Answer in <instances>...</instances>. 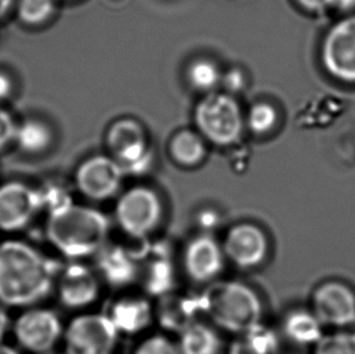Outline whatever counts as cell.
Returning a JSON list of instances; mask_svg holds the SVG:
<instances>
[{
	"mask_svg": "<svg viewBox=\"0 0 355 354\" xmlns=\"http://www.w3.org/2000/svg\"><path fill=\"white\" fill-rule=\"evenodd\" d=\"M198 224L204 230H212L220 224V219L214 210H202L198 216Z\"/></svg>",
	"mask_w": 355,
	"mask_h": 354,
	"instance_id": "1f68e13d",
	"label": "cell"
},
{
	"mask_svg": "<svg viewBox=\"0 0 355 354\" xmlns=\"http://www.w3.org/2000/svg\"><path fill=\"white\" fill-rule=\"evenodd\" d=\"M171 154L178 164L192 167L204 158L205 149L199 136L192 131H182L173 137Z\"/></svg>",
	"mask_w": 355,
	"mask_h": 354,
	"instance_id": "603a6c76",
	"label": "cell"
},
{
	"mask_svg": "<svg viewBox=\"0 0 355 354\" xmlns=\"http://www.w3.org/2000/svg\"><path fill=\"white\" fill-rule=\"evenodd\" d=\"M10 329V318L8 312L3 306H0V342L4 339L6 332Z\"/></svg>",
	"mask_w": 355,
	"mask_h": 354,
	"instance_id": "e575fe53",
	"label": "cell"
},
{
	"mask_svg": "<svg viewBox=\"0 0 355 354\" xmlns=\"http://www.w3.org/2000/svg\"><path fill=\"white\" fill-rule=\"evenodd\" d=\"M10 90H11V82L9 78L4 76L3 73H0V100L9 95Z\"/></svg>",
	"mask_w": 355,
	"mask_h": 354,
	"instance_id": "d590c367",
	"label": "cell"
},
{
	"mask_svg": "<svg viewBox=\"0 0 355 354\" xmlns=\"http://www.w3.org/2000/svg\"><path fill=\"white\" fill-rule=\"evenodd\" d=\"M107 316L119 334L136 335L150 324L153 310L144 297L126 296L116 300Z\"/></svg>",
	"mask_w": 355,
	"mask_h": 354,
	"instance_id": "d6986e66",
	"label": "cell"
},
{
	"mask_svg": "<svg viewBox=\"0 0 355 354\" xmlns=\"http://www.w3.org/2000/svg\"><path fill=\"white\" fill-rule=\"evenodd\" d=\"M38 196L40 210L46 211L49 215L64 210L68 206L74 204L69 192L58 185H48L44 187L39 189Z\"/></svg>",
	"mask_w": 355,
	"mask_h": 354,
	"instance_id": "484cf974",
	"label": "cell"
},
{
	"mask_svg": "<svg viewBox=\"0 0 355 354\" xmlns=\"http://www.w3.org/2000/svg\"><path fill=\"white\" fill-rule=\"evenodd\" d=\"M298 4L308 11H322L331 5V0H296Z\"/></svg>",
	"mask_w": 355,
	"mask_h": 354,
	"instance_id": "836d02e7",
	"label": "cell"
},
{
	"mask_svg": "<svg viewBox=\"0 0 355 354\" xmlns=\"http://www.w3.org/2000/svg\"><path fill=\"white\" fill-rule=\"evenodd\" d=\"M334 8H338L342 10H349L355 6V0H331V5Z\"/></svg>",
	"mask_w": 355,
	"mask_h": 354,
	"instance_id": "8d00e7d4",
	"label": "cell"
},
{
	"mask_svg": "<svg viewBox=\"0 0 355 354\" xmlns=\"http://www.w3.org/2000/svg\"><path fill=\"white\" fill-rule=\"evenodd\" d=\"M53 8H55L53 0H21L19 16L27 24H42L51 16Z\"/></svg>",
	"mask_w": 355,
	"mask_h": 354,
	"instance_id": "83f0119b",
	"label": "cell"
},
{
	"mask_svg": "<svg viewBox=\"0 0 355 354\" xmlns=\"http://www.w3.org/2000/svg\"><path fill=\"white\" fill-rule=\"evenodd\" d=\"M39 211L42 210L37 189L21 182H9L0 187V230H22Z\"/></svg>",
	"mask_w": 355,
	"mask_h": 354,
	"instance_id": "7c38bea8",
	"label": "cell"
},
{
	"mask_svg": "<svg viewBox=\"0 0 355 354\" xmlns=\"http://www.w3.org/2000/svg\"><path fill=\"white\" fill-rule=\"evenodd\" d=\"M163 203L147 187H134L120 196L116 206V224L125 235L144 239L163 219Z\"/></svg>",
	"mask_w": 355,
	"mask_h": 354,
	"instance_id": "277c9868",
	"label": "cell"
},
{
	"mask_svg": "<svg viewBox=\"0 0 355 354\" xmlns=\"http://www.w3.org/2000/svg\"><path fill=\"white\" fill-rule=\"evenodd\" d=\"M119 332L107 314H83L63 332L66 354H113Z\"/></svg>",
	"mask_w": 355,
	"mask_h": 354,
	"instance_id": "52a82bcc",
	"label": "cell"
},
{
	"mask_svg": "<svg viewBox=\"0 0 355 354\" xmlns=\"http://www.w3.org/2000/svg\"><path fill=\"white\" fill-rule=\"evenodd\" d=\"M16 126L8 112L0 108V149H3L10 140L14 139Z\"/></svg>",
	"mask_w": 355,
	"mask_h": 354,
	"instance_id": "4dcf8cb0",
	"label": "cell"
},
{
	"mask_svg": "<svg viewBox=\"0 0 355 354\" xmlns=\"http://www.w3.org/2000/svg\"><path fill=\"white\" fill-rule=\"evenodd\" d=\"M0 354H19L17 351L0 342Z\"/></svg>",
	"mask_w": 355,
	"mask_h": 354,
	"instance_id": "74e56055",
	"label": "cell"
},
{
	"mask_svg": "<svg viewBox=\"0 0 355 354\" xmlns=\"http://www.w3.org/2000/svg\"><path fill=\"white\" fill-rule=\"evenodd\" d=\"M134 354H181L178 346L163 335L149 336L142 341Z\"/></svg>",
	"mask_w": 355,
	"mask_h": 354,
	"instance_id": "f546056e",
	"label": "cell"
},
{
	"mask_svg": "<svg viewBox=\"0 0 355 354\" xmlns=\"http://www.w3.org/2000/svg\"><path fill=\"white\" fill-rule=\"evenodd\" d=\"M312 354H355V331L327 330L313 347Z\"/></svg>",
	"mask_w": 355,
	"mask_h": 354,
	"instance_id": "d4e9b609",
	"label": "cell"
},
{
	"mask_svg": "<svg viewBox=\"0 0 355 354\" xmlns=\"http://www.w3.org/2000/svg\"><path fill=\"white\" fill-rule=\"evenodd\" d=\"M196 120L202 135L221 146L236 142L243 129L239 106L231 96L212 94L198 105Z\"/></svg>",
	"mask_w": 355,
	"mask_h": 354,
	"instance_id": "8992f818",
	"label": "cell"
},
{
	"mask_svg": "<svg viewBox=\"0 0 355 354\" xmlns=\"http://www.w3.org/2000/svg\"><path fill=\"white\" fill-rule=\"evenodd\" d=\"M124 171L116 159L97 155L79 167L76 182L82 194L92 201H106L116 194Z\"/></svg>",
	"mask_w": 355,
	"mask_h": 354,
	"instance_id": "8fae6325",
	"label": "cell"
},
{
	"mask_svg": "<svg viewBox=\"0 0 355 354\" xmlns=\"http://www.w3.org/2000/svg\"><path fill=\"white\" fill-rule=\"evenodd\" d=\"M56 264L33 245L22 240L0 244V303L29 307L51 292Z\"/></svg>",
	"mask_w": 355,
	"mask_h": 354,
	"instance_id": "6da1fadb",
	"label": "cell"
},
{
	"mask_svg": "<svg viewBox=\"0 0 355 354\" xmlns=\"http://www.w3.org/2000/svg\"><path fill=\"white\" fill-rule=\"evenodd\" d=\"M178 350L181 354H218L221 340L211 326L196 321L180 334Z\"/></svg>",
	"mask_w": 355,
	"mask_h": 354,
	"instance_id": "44dd1931",
	"label": "cell"
},
{
	"mask_svg": "<svg viewBox=\"0 0 355 354\" xmlns=\"http://www.w3.org/2000/svg\"><path fill=\"white\" fill-rule=\"evenodd\" d=\"M96 256L98 272L113 287L129 285L139 277L141 261L134 250L123 245L106 244Z\"/></svg>",
	"mask_w": 355,
	"mask_h": 354,
	"instance_id": "2e32d148",
	"label": "cell"
},
{
	"mask_svg": "<svg viewBox=\"0 0 355 354\" xmlns=\"http://www.w3.org/2000/svg\"><path fill=\"white\" fill-rule=\"evenodd\" d=\"M278 350V334L261 323L240 335L239 339L232 344L228 354H275Z\"/></svg>",
	"mask_w": 355,
	"mask_h": 354,
	"instance_id": "7402d4cb",
	"label": "cell"
},
{
	"mask_svg": "<svg viewBox=\"0 0 355 354\" xmlns=\"http://www.w3.org/2000/svg\"><path fill=\"white\" fill-rule=\"evenodd\" d=\"M139 260L144 261L146 266L144 269L146 290L159 297L171 292L175 282V269L168 254L144 245L139 250Z\"/></svg>",
	"mask_w": 355,
	"mask_h": 354,
	"instance_id": "ffe728a7",
	"label": "cell"
},
{
	"mask_svg": "<svg viewBox=\"0 0 355 354\" xmlns=\"http://www.w3.org/2000/svg\"><path fill=\"white\" fill-rule=\"evenodd\" d=\"M62 324L55 312L45 308H29L16 319L14 334L24 350L32 353H48L63 336Z\"/></svg>",
	"mask_w": 355,
	"mask_h": 354,
	"instance_id": "30bf717a",
	"label": "cell"
},
{
	"mask_svg": "<svg viewBox=\"0 0 355 354\" xmlns=\"http://www.w3.org/2000/svg\"><path fill=\"white\" fill-rule=\"evenodd\" d=\"M14 139L17 141L19 147L26 152L37 153L48 147L50 142V133L45 125L28 120L19 125L15 131Z\"/></svg>",
	"mask_w": 355,
	"mask_h": 354,
	"instance_id": "cb8c5ba5",
	"label": "cell"
},
{
	"mask_svg": "<svg viewBox=\"0 0 355 354\" xmlns=\"http://www.w3.org/2000/svg\"><path fill=\"white\" fill-rule=\"evenodd\" d=\"M225 85L231 91H238L244 87V77L239 71H231L226 74Z\"/></svg>",
	"mask_w": 355,
	"mask_h": 354,
	"instance_id": "d6a6232c",
	"label": "cell"
},
{
	"mask_svg": "<svg viewBox=\"0 0 355 354\" xmlns=\"http://www.w3.org/2000/svg\"><path fill=\"white\" fill-rule=\"evenodd\" d=\"M12 0H0V15L4 14L6 10L9 9Z\"/></svg>",
	"mask_w": 355,
	"mask_h": 354,
	"instance_id": "f35d334b",
	"label": "cell"
},
{
	"mask_svg": "<svg viewBox=\"0 0 355 354\" xmlns=\"http://www.w3.org/2000/svg\"><path fill=\"white\" fill-rule=\"evenodd\" d=\"M100 294V283L90 268L79 262H72L58 278V297L63 306L73 310L85 308L96 301Z\"/></svg>",
	"mask_w": 355,
	"mask_h": 354,
	"instance_id": "9a60e30c",
	"label": "cell"
},
{
	"mask_svg": "<svg viewBox=\"0 0 355 354\" xmlns=\"http://www.w3.org/2000/svg\"><path fill=\"white\" fill-rule=\"evenodd\" d=\"M202 313L217 326L243 335L259 326L263 306L259 295L243 283H212L199 296Z\"/></svg>",
	"mask_w": 355,
	"mask_h": 354,
	"instance_id": "3957f363",
	"label": "cell"
},
{
	"mask_svg": "<svg viewBox=\"0 0 355 354\" xmlns=\"http://www.w3.org/2000/svg\"><path fill=\"white\" fill-rule=\"evenodd\" d=\"M188 77L193 87L199 90L207 91L216 87L221 76L218 68L214 63L202 60L193 63L188 71Z\"/></svg>",
	"mask_w": 355,
	"mask_h": 354,
	"instance_id": "4316f807",
	"label": "cell"
},
{
	"mask_svg": "<svg viewBox=\"0 0 355 354\" xmlns=\"http://www.w3.org/2000/svg\"><path fill=\"white\" fill-rule=\"evenodd\" d=\"M283 336L296 347L311 348L325 335L327 329L311 307L293 308L284 317Z\"/></svg>",
	"mask_w": 355,
	"mask_h": 354,
	"instance_id": "ac0fdd59",
	"label": "cell"
},
{
	"mask_svg": "<svg viewBox=\"0 0 355 354\" xmlns=\"http://www.w3.org/2000/svg\"><path fill=\"white\" fill-rule=\"evenodd\" d=\"M248 123L256 134H266L277 123V112L268 103H259L250 110Z\"/></svg>",
	"mask_w": 355,
	"mask_h": 354,
	"instance_id": "f1b7e54d",
	"label": "cell"
},
{
	"mask_svg": "<svg viewBox=\"0 0 355 354\" xmlns=\"http://www.w3.org/2000/svg\"><path fill=\"white\" fill-rule=\"evenodd\" d=\"M107 144L124 174L141 175L150 168L153 154L142 126L134 120H119L112 125Z\"/></svg>",
	"mask_w": 355,
	"mask_h": 354,
	"instance_id": "ba28073f",
	"label": "cell"
},
{
	"mask_svg": "<svg viewBox=\"0 0 355 354\" xmlns=\"http://www.w3.org/2000/svg\"><path fill=\"white\" fill-rule=\"evenodd\" d=\"M313 312L327 330H346L355 326V289L342 279H325L313 289Z\"/></svg>",
	"mask_w": 355,
	"mask_h": 354,
	"instance_id": "5b68a950",
	"label": "cell"
},
{
	"mask_svg": "<svg viewBox=\"0 0 355 354\" xmlns=\"http://www.w3.org/2000/svg\"><path fill=\"white\" fill-rule=\"evenodd\" d=\"M223 251L236 267L251 269L263 262L268 254V239L263 230L252 224L232 227L223 242Z\"/></svg>",
	"mask_w": 355,
	"mask_h": 354,
	"instance_id": "4fadbf2b",
	"label": "cell"
},
{
	"mask_svg": "<svg viewBox=\"0 0 355 354\" xmlns=\"http://www.w3.org/2000/svg\"><path fill=\"white\" fill-rule=\"evenodd\" d=\"M353 330H354V331H355V326H353Z\"/></svg>",
	"mask_w": 355,
	"mask_h": 354,
	"instance_id": "ab89813d",
	"label": "cell"
},
{
	"mask_svg": "<svg viewBox=\"0 0 355 354\" xmlns=\"http://www.w3.org/2000/svg\"><path fill=\"white\" fill-rule=\"evenodd\" d=\"M225 251L210 235H200L188 243L183 254V266L188 277L198 283L211 282L222 272Z\"/></svg>",
	"mask_w": 355,
	"mask_h": 354,
	"instance_id": "5bb4252c",
	"label": "cell"
},
{
	"mask_svg": "<svg viewBox=\"0 0 355 354\" xmlns=\"http://www.w3.org/2000/svg\"><path fill=\"white\" fill-rule=\"evenodd\" d=\"M108 233L110 222L105 214L76 204L49 215L46 224L49 242L74 261L96 255L107 244Z\"/></svg>",
	"mask_w": 355,
	"mask_h": 354,
	"instance_id": "7a4b0ae2",
	"label": "cell"
},
{
	"mask_svg": "<svg viewBox=\"0 0 355 354\" xmlns=\"http://www.w3.org/2000/svg\"><path fill=\"white\" fill-rule=\"evenodd\" d=\"M322 61L332 77L355 83V16L338 21L327 32L322 42Z\"/></svg>",
	"mask_w": 355,
	"mask_h": 354,
	"instance_id": "9c48e42d",
	"label": "cell"
},
{
	"mask_svg": "<svg viewBox=\"0 0 355 354\" xmlns=\"http://www.w3.org/2000/svg\"><path fill=\"white\" fill-rule=\"evenodd\" d=\"M199 313H202L199 297L175 295L171 292L160 297L155 311L160 326L178 334L194 324Z\"/></svg>",
	"mask_w": 355,
	"mask_h": 354,
	"instance_id": "e0dca14e",
	"label": "cell"
}]
</instances>
